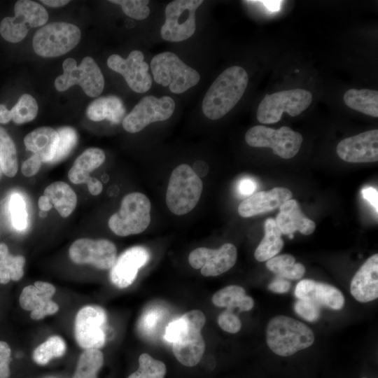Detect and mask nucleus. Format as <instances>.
Wrapping results in <instances>:
<instances>
[{
    "label": "nucleus",
    "mask_w": 378,
    "mask_h": 378,
    "mask_svg": "<svg viewBox=\"0 0 378 378\" xmlns=\"http://www.w3.org/2000/svg\"><path fill=\"white\" fill-rule=\"evenodd\" d=\"M150 202L144 194H127L122 198L120 209L110 217L108 227L120 237L139 234L150 224Z\"/></svg>",
    "instance_id": "423d86ee"
},
{
    "label": "nucleus",
    "mask_w": 378,
    "mask_h": 378,
    "mask_svg": "<svg viewBox=\"0 0 378 378\" xmlns=\"http://www.w3.org/2000/svg\"><path fill=\"white\" fill-rule=\"evenodd\" d=\"M59 136L50 127H41L27 134L24 143L27 150L38 155L44 162H51L57 150Z\"/></svg>",
    "instance_id": "393cba45"
},
{
    "label": "nucleus",
    "mask_w": 378,
    "mask_h": 378,
    "mask_svg": "<svg viewBox=\"0 0 378 378\" xmlns=\"http://www.w3.org/2000/svg\"><path fill=\"white\" fill-rule=\"evenodd\" d=\"M12 120L16 124H22L34 120L38 113V104L35 99L29 94H22L10 110Z\"/></svg>",
    "instance_id": "4c0bfd02"
},
{
    "label": "nucleus",
    "mask_w": 378,
    "mask_h": 378,
    "mask_svg": "<svg viewBox=\"0 0 378 378\" xmlns=\"http://www.w3.org/2000/svg\"><path fill=\"white\" fill-rule=\"evenodd\" d=\"M218 323L221 329L230 333L237 332L241 327L239 317L227 309L218 316Z\"/></svg>",
    "instance_id": "37998d69"
},
{
    "label": "nucleus",
    "mask_w": 378,
    "mask_h": 378,
    "mask_svg": "<svg viewBox=\"0 0 378 378\" xmlns=\"http://www.w3.org/2000/svg\"><path fill=\"white\" fill-rule=\"evenodd\" d=\"M42 160L36 155L34 154L22 164L21 171L23 175L27 177L34 176L41 167Z\"/></svg>",
    "instance_id": "49530a36"
},
{
    "label": "nucleus",
    "mask_w": 378,
    "mask_h": 378,
    "mask_svg": "<svg viewBox=\"0 0 378 378\" xmlns=\"http://www.w3.org/2000/svg\"><path fill=\"white\" fill-rule=\"evenodd\" d=\"M212 302L219 307H226L232 311L239 308L241 312L251 310L254 301L252 298L246 295L245 290L236 285L227 286L216 293L212 297Z\"/></svg>",
    "instance_id": "c85d7f7f"
},
{
    "label": "nucleus",
    "mask_w": 378,
    "mask_h": 378,
    "mask_svg": "<svg viewBox=\"0 0 378 378\" xmlns=\"http://www.w3.org/2000/svg\"><path fill=\"white\" fill-rule=\"evenodd\" d=\"M294 309L298 315L309 322L316 321L320 317V307L308 300H298Z\"/></svg>",
    "instance_id": "79ce46f5"
},
{
    "label": "nucleus",
    "mask_w": 378,
    "mask_h": 378,
    "mask_svg": "<svg viewBox=\"0 0 378 378\" xmlns=\"http://www.w3.org/2000/svg\"><path fill=\"white\" fill-rule=\"evenodd\" d=\"M295 295L298 300H308L334 310L341 309L344 298L341 291L333 286L312 279H302L298 283Z\"/></svg>",
    "instance_id": "412c9836"
},
{
    "label": "nucleus",
    "mask_w": 378,
    "mask_h": 378,
    "mask_svg": "<svg viewBox=\"0 0 378 378\" xmlns=\"http://www.w3.org/2000/svg\"><path fill=\"white\" fill-rule=\"evenodd\" d=\"M63 218L68 217L75 209L77 196L73 189L65 182L55 181L48 186L43 192Z\"/></svg>",
    "instance_id": "cd10ccee"
},
{
    "label": "nucleus",
    "mask_w": 378,
    "mask_h": 378,
    "mask_svg": "<svg viewBox=\"0 0 378 378\" xmlns=\"http://www.w3.org/2000/svg\"><path fill=\"white\" fill-rule=\"evenodd\" d=\"M149 251L141 246H132L125 250L111 268L110 279L120 288L130 286L135 280L140 268L150 260Z\"/></svg>",
    "instance_id": "aec40b11"
},
{
    "label": "nucleus",
    "mask_w": 378,
    "mask_h": 378,
    "mask_svg": "<svg viewBox=\"0 0 378 378\" xmlns=\"http://www.w3.org/2000/svg\"><path fill=\"white\" fill-rule=\"evenodd\" d=\"M363 197L367 200L375 209L377 214L378 210V192L373 187H365L362 190Z\"/></svg>",
    "instance_id": "8fccbe9b"
},
{
    "label": "nucleus",
    "mask_w": 378,
    "mask_h": 378,
    "mask_svg": "<svg viewBox=\"0 0 378 378\" xmlns=\"http://www.w3.org/2000/svg\"><path fill=\"white\" fill-rule=\"evenodd\" d=\"M363 378H367V377H363Z\"/></svg>",
    "instance_id": "13d9d810"
},
{
    "label": "nucleus",
    "mask_w": 378,
    "mask_h": 378,
    "mask_svg": "<svg viewBox=\"0 0 378 378\" xmlns=\"http://www.w3.org/2000/svg\"><path fill=\"white\" fill-rule=\"evenodd\" d=\"M110 2L120 5L125 15L136 20H144L150 14L148 0H111Z\"/></svg>",
    "instance_id": "a19ab883"
},
{
    "label": "nucleus",
    "mask_w": 378,
    "mask_h": 378,
    "mask_svg": "<svg viewBox=\"0 0 378 378\" xmlns=\"http://www.w3.org/2000/svg\"><path fill=\"white\" fill-rule=\"evenodd\" d=\"M88 118L93 121L107 120L118 124L124 119L125 108L122 100L114 95L99 97L92 101L87 108Z\"/></svg>",
    "instance_id": "a878e982"
},
{
    "label": "nucleus",
    "mask_w": 378,
    "mask_h": 378,
    "mask_svg": "<svg viewBox=\"0 0 378 378\" xmlns=\"http://www.w3.org/2000/svg\"><path fill=\"white\" fill-rule=\"evenodd\" d=\"M66 351L64 340L59 336L50 337L33 352V359L38 365H46L52 358L63 356Z\"/></svg>",
    "instance_id": "c9c22d12"
},
{
    "label": "nucleus",
    "mask_w": 378,
    "mask_h": 378,
    "mask_svg": "<svg viewBox=\"0 0 378 378\" xmlns=\"http://www.w3.org/2000/svg\"><path fill=\"white\" fill-rule=\"evenodd\" d=\"M202 0H175L165 8V22L160 29L162 38L179 42L190 38L196 29L195 12Z\"/></svg>",
    "instance_id": "f8f14e48"
},
{
    "label": "nucleus",
    "mask_w": 378,
    "mask_h": 378,
    "mask_svg": "<svg viewBox=\"0 0 378 378\" xmlns=\"http://www.w3.org/2000/svg\"><path fill=\"white\" fill-rule=\"evenodd\" d=\"M337 155L347 162H374L378 160V130H371L345 138L336 148Z\"/></svg>",
    "instance_id": "a211bd4d"
},
{
    "label": "nucleus",
    "mask_w": 378,
    "mask_h": 378,
    "mask_svg": "<svg viewBox=\"0 0 378 378\" xmlns=\"http://www.w3.org/2000/svg\"><path fill=\"white\" fill-rule=\"evenodd\" d=\"M12 120L10 110H8L5 105L0 104V124H6Z\"/></svg>",
    "instance_id": "603ef678"
},
{
    "label": "nucleus",
    "mask_w": 378,
    "mask_h": 378,
    "mask_svg": "<svg viewBox=\"0 0 378 378\" xmlns=\"http://www.w3.org/2000/svg\"><path fill=\"white\" fill-rule=\"evenodd\" d=\"M41 1L46 6L53 8L64 6L69 3L68 0H42Z\"/></svg>",
    "instance_id": "5fc2aeb1"
},
{
    "label": "nucleus",
    "mask_w": 378,
    "mask_h": 378,
    "mask_svg": "<svg viewBox=\"0 0 378 378\" xmlns=\"http://www.w3.org/2000/svg\"><path fill=\"white\" fill-rule=\"evenodd\" d=\"M38 205L41 211H48L52 207V204L50 200L45 195H42L39 197Z\"/></svg>",
    "instance_id": "864d4df0"
},
{
    "label": "nucleus",
    "mask_w": 378,
    "mask_h": 378,
    "mask_svg": "<svg viewBox=\"0 0 378 378\" xmlns=\"http://www.w3.org/2000/svg\"><path fill=\"white\" fill-rule=\"evenodd\" d=\"M80 36V30L75 24L52 22L36 31L33 38V48L38 55L43 57H58L72 50Z\"/></svg>",
    "instance_id": "6e6552de"
},
{
    "label": "nucleus",
    "mask_w": 378,
    "mask_h": 378,
    "mask_svg": "<svg viewBox=\"0 0 378 378\" xmlns=\"http://www.w3.org/2000/svg\"><path fill=\"white\" fill-rule=\"evenodd\" d=\"M248 145L255 148H270L278 156L290 159L299 152L303 141L301 134L289 127L273 129L263 125L251 127L245 134Z\"/></svg>",
    "instance_id": "9d476101"
},
{
    "label": "nucleus",
    "mask_w": 378,
    "mask_h": 378,
    "mask_svg": "<svg viewBox=\"0 0 378 378\" xmlns=\"http://www.w3.org/2000/svg\"><path fill=\"white\" fill-rule=\"evenodd\" d=\"M11 350L6 342L0 341V378H9V364L11 360Z\"/></svg>",
    "instance_id": "a18cd8bd"
},
{
    "label": "nucleus",
    "mask_w": 378,
    "mask_h": 378,
    "mask_svg": "<svg viewBox=\"0 0 378 378\" xmlns=\"http://www.w3.org/2000/svg\"><path fill=\"white\" fill-rule=\"evenodd\" d=\"M258 186L255 181L251 177H244L237 183V192L241 197H249L253 194Z\"/></svg>",
    "instance_id": "de8ad7c7"
},
{
    "label": "nucleus",
    "mask_w": 378,
    "mask_h": 378,
    "mask_svg": "<svg viewBox=\"0 0 378 378\" xmlns=\"http://www.w3.org/2000/svg\"><path fill=\"white\" fill-rule=\"evenodd\" d=\"M89 192L92 195H98L100 194L103 189L102 183L99 180L94 177L90 176L86 181Z\"/></svg>",
    "instance_id": "3c124183"
},
{
    "label": "nucleus",
    "mask_w": 378,
    "mask_h": 378,
    "mask_svg": "<svg viewBox=\"0 0 378 378\" xmlns=\"http://www.w3.org/2000/svg\"><path fill=\"white\" fill-rule=\"evenodd\" d=\"M203 183L196 172L188 164H181L172 172L166 192V204L176 215H184L198 203Z\"/></svg>",
    "instance_id": "20e7f679"
},
{
    "label": "nucleus",
    "mask_w": 378,
    "mask_h": 378,
    "mask_svg": "<svg viewBox=\"0 0 378 378\" xmlns=\"http://www.w3.org/2000/svg\"><path fill=\"white\" fill-rule=\"evenodd\" d=\"M14 17H6L0 23V34L7 41L18 43L27 36L29 29L44 25L48 20L46 8L30 0H19L14 6Z\"/></svg>",
    "instance_id": "9b49d317"
},
{
    "label": "nucleus",
    "mask_w": 378,
    "mask_h": 378,
    "mask_svg": "<svg viewBox=\"0 0 378 378\" xmlns=\"http://www.w3.org/2000/svg\"><path fill=\"white\" fill-rule=\"evenodd\" d=\"M175 109V102L169 96L143 97L122 120V127L130 133H136L149 124L169 119Z\"/></svg>",
    "instance_id": "ddd939ff"
},
{
    "label": "nucleus",
    "mask_w": 378,
    "mask_h": 378,
    "mask_svg": "<svg viewBox=\"0 0 378 378\" xmlns=\"http://www.w3.org/2000/svg\"><path fill=\"white\" fill-rule=\"evenodd\" d=\"M350 290L358 302H368L378 297V255L367 259L353 277Z\"/></svg>",
    "instance_id": "5701e85b"
},
{
    "label": "nucleus",
    "mask_w": 378,
    "mask_h": 378,
    "mask_svg": "<svg viewBox=\"0 0 378 378\" xmlns=\"http://www.w3.org/2000/svg\"><path fill=\"white\" fill-rule=\"evenodd\" d=\"M166 372V365L162 361L144 353L139 358L138 370L127 378H164Z\"/></svg>",
    "instance_id": "e433bc0d"
},
{
    "label": "nucleus",
    "mask_w": 378,
    "mask_h": 378,
    "mask_svg": "<svg viewBox=\"0 0 378 378\" xmlns=\"http://www.w3.org/2000/svg\"><path fill=\"white\" fill-rule=\"evenodd\" d=\"M248 81V74L240 66L224 70L204 95L202 106L204 115L214 120L226 115L242 97Z\"/></svg>",
    "instance_id": "f03ea898"
},
{
    "label": "nucleus",
    "mask_w": 378,
    "mask_h": 378,
    "mask_svg": "<svg viewBox=\"0 0 378 378\" xmlns=\"http://www.w3.org/2000/svg\"><path fill=\"white\" fill-rule=\"evenodd\" d=\"M104 363V356L99 349H86L80 356L72 378H97Z\"/></svg>",
    "instance_id": "f704fd0d"
},
{
    "label": "nucleus",
    "mask_w": 378,
    "mask_h": 378,
    "mask_svg": "<svg viewBox=\"0 0 378 378\" xmlns=\"http://www.w3.org/2000/svg\"><path fill=\"white\" fill-rule=\"evenodd\" d=\"M345 104L355 111L378 117V92L371 89L351 88L344 94Z\"/></svg>",
    "instance_id": "7c9ffc66"
},
{
    "label": "nucleus",
    "mask_w": 378,
    "mask_h": 378,
    "mask_svg": "<svg viewBox=\"0 0 378 378\" xmlns=\"http://www.w3.org/2000/svg\"><path fill=\"white\" fill-rule=\"evenodd\" d=\"M105 153L99 148H89L74 161L68 173L69 179L75 184L86 183L90 174L105 161Z\"/></svg>",
    "instance_id": "bb28decb"
},
{
    "label": "nucleus",
    "mask_w": 378,
    "mask_h": 378,
    "mask_svg": "<svg viewBox=\"0 0 378 378\" xmlns=\"http://www.w3.org/2000/svg\"><path fill=\"white\" fill-rule=\"evenodd\" d=\"M56 291L55 287L45 281H36L34 285L24 287L20 295L21 307L30 311V316L34 320H40L46 316L55 314L58 304L52 300Z\"/></svg>",
    "instance_id": "6ab92c4d"
},
{
    "label": "nucleus",
    "mask_w": 378,
    "mask_h": 378,
    "mask_svg": "<svg viewBox=\"0 0 378 378\" xmlns=\"http://www.w3.org/2000/svg\"><path fill=\"white\" fill-rule=\"evenodd\" d=\"M9 210L13 225L18 230L26 228L27 212L23 197L18 193H14L9 200Z\"/></svg>",
    "instance_id": "ea45409f"
},
{
    "label": "nucleus",
    "mask_w": 378,
    "mask_h": 378,
    "mask_svg": "<svg viewBox=\"0 0 378 378\" xmlns=\"http://www.w3.org/2000/svg\"><path fill=\"white\" fill-rule=\"evenodd\" d=\"M266 266L276 276L286 279L296 280L302 277L305 272L304 265L295 262V258L290 254L274 256L267 260Z\"/></svg>",
    "instance_id": "473e14b6"
},
{
    "label": "nucleus",
    "mask_w": 378,
    "mask_h": 378,
    "mask_svg": "<svg viewBox=\"0 0 378 378\" xmlns=\"http://www.w3.org/2000/svg\"><path fill=\"white\" fill-rule=\"evenodd\" d=\"M59 141L55 155L50 163H57L66 158L77 143L76 130L70 127H62L57 130Z\"/></svg>",
    "instance_id": "58836bf2"
},
{
    "label": "nucleus",
    "mask_w": 378,
    "mask_h": 378,
    "mask_svg": "<svg viewBox=\"0 0 378 378\" xmlns=\"http://www.w3.org/2000/svg\"><path fill=\"white\" fill-rule=\"evenodd\" d=\"M292 192L286 188L276 187L269 191H260L243 200L238 206L239 214L248 218L279 208L290 200Z\"/></svg>",
    "instance_id": "4be33fe9"
},
{
    "label": "nucleus",
    "mask_w": 378,
    "mask_h": 378,
    "mask_svg": "<svg viewBox=\"0 0 378 378\" xmlns=\"http://www.w3.org/2000/svg\"><path fill=\"white\" fill-rule=\"evenodd\" d=\"M1 167H0V172H1Z\"/></svg>",
    "instance_id": "4d7b16f0"
},
{
    "label": "nucleus",
    "mask_w": 378,
    "mask_h": 378,
    "mask_svg": "<svg viewBox=\"0 0 378 378\" xmlns=\"http://www.w3.org/2000/svg\"><path fill=\"white\" fill-rule=\"evenodd\" d=\"M24 264L22 255L10 254L6 244L0 243V284L20 280L24 275Z\"/></svg>",
    "instance_id": "2f4dec72"
},
{
    "label": "nucleus",
    "mask_w": 378,
    "mask_h": 378,
    "mask_svg": "<svg viewBox=\"0 0 378 378\" xmlns=\"http://www.w3.org/2000/svg\"><path fill=\"white\" fill-rule=\"evenodd\" d=\"M107 316L105 310L97 305L82 307L75 318L74 335L82 349H99L106 342Z\"/></svg>",
    "instance_id": "4468645a"
},
{
    "label": "nucleus",
    "mask_w": 378,
    "mask_h": 378,
    "mask_svg": "<svg viewBox=\"0 0 378 378\" xmlns=\"http://www.w3.org/2000/svg\"><path fill=\"white\" fill-rule=\"evenodd\" d=\"M107 65L121 74L133 91L144 93L150 90L152 78L149 65L144 61V54L140 50L132 51L126 59L117 54L111 55L107 59Z\"/></svg>",
    "instance_id": "dca6fc26"
},
{
    "label": "nucleus",
    "mask_w": 378,
    "mask_h": 378,
    "mask_svg": "<svg viewBox=\"0 0 378 378\" xmlns=\"http://www.w3.org/2000/svg\"><path fill=\"white\" fill-rule=\"evenodd\" d=\"M162 318V312L158 308L148 309L141 320V328L144 332L150 334L159 325Z\"/></svg>",
    "instance_id": "c03bdc74"
},
{
    "label": "nucleus",
    "mask_w": 378,
    "mask_h": 378,
    "mask_svg": "<svg viewBox=\"0 0 378 378\" xmlns=\"http://www.w3.org/2000/svg\"><path fill=\"white\" fill-rule=\"evenodd\" d=\"M206 318L200 310L190 311L170 322L164 331V339L172 344L176 358L183 365L193 367L201 360L205 343L201 330Z\"/></svg>",
    "instance_id": "f257e3e1"
},
{
    "label": "nucleus",
    "mask_w": 378,
    "mask_h": 378,
    "mask_svg": "<svg viewBox=\"0 0 378 378\" xmlns=\"http://www.w3.org/2000/svg\"><path fill=\"white\" fill-rule=\"evenodd\" d=\"M314 342L313 331L304 323L286 316L272 318L267 327V344L276 354L289 356Z\"/></svg>",
    "instance_id": "7ed1b4c3"
},
{
    "label": "nucleus",
    "mask_w": 378,
    "mask_h": 378,
    "mask_svg": "<svg viewBox=\"0 0 378 378\" xmlns=\"http://www.w3.org/2000/svg\"><path fill=\"white\" fill-rule=\"evenodd\" d=\"M290 283L288 279L276 276L268 286V288L276 293H285L290 288Z\"/></svg>",
    "instance_id": "09e8293b"
},
{
    "label": "nucleus",
    "mask_w": 378,
    "mask_h": 378,
    "mask_svg": "<svg viewBox=\"0 0 378 378\" xmlns=\"http://www.w3.org/2000/svg\"><path fill=\"white\" fill-rule=\"evenodd\" d=\"M275 221L281 233L290 238L293 237L295 231L309 235L316 228L315 223L306 217L298 202L291 199L281 205Z\"/></svg>",
    "instance_id": "b1692460"
},
{
    "label": "nucleus",
    "mask_w": 378,
    "mask_h": 378,
    "mask_svg": "<svg viewBox=\"0 0 378 378\" xmlns=\"http://www.w3.org/2000/svg\"><path fill=\"white\" fill-rule=\"evenodd\" d=\"M0 167L3 173L14 176L18 172V163L15 144L6 130L0 126Z\"/></svg>",
    "instance_id": "72a5a7b5"
},
{
    "label": "nucleus",
    "mask_w": 378,
    "mask_h": 378,
    "mask_svg": "<svg viewBox=\"0 0 378 378\" xmlns=\"http://www.w3.org/2000/svg\"><path fill=\"white\" fill-rule=\"evenodd\" d=\"M71 260L79 265L90 264L100 270L111 269L116 260L117 249L108 239L81 238L70 246Z\"/></svg>",
    "instance_id": "2eb2a0df"
},
{
    "label": "nucleus",
    "mask_w": 378,
    "mask_h": 378,
    "mask_svg": "<svg viewBox=\"0 0 378 378\" xmlns=\"http://www.w3.org/2000/svg\"><path fill=\"white\" fill-rule=\"evenodd\" d=\"M264 225V237L254 253L255 258L259 262L267 261L276 256L284 245L282 233L274 218H267Z\"/></svg>",
    "instance_id": "c756f323"
},
{
    "label": "nucleus",
    "mask_w": 378,
    "mask_h": 378,
    "mask_svg": "<svg viewBox=\"0 0 378 378\" xmlns=\"http://www.w3.org/2000/svg\"><path fill=\"white\" fill-rule=\"evenodd\" d=\"M62 67L63 74L55 80V87L58 91L63 92L74 85H79L90 97H98L102 92L104 76L92 57H84L79 66L74 59L67 58L63 62Z\"/></svg>",
    "instance_id": "1a4fd4ad"
},
{
    "label": "nucleus",
    "mask_w": 378,
    "mask_h": 378,
    "mask_svg": "<svg viewBox=\"0 0 378 378\" xmlns=\"http://www.w3.org/2000/svg\"><path fill=\"white\" fill-rule=\"evenodd\" d=\"M263 5H265L268 9L274 11L278 10L280 8L281 3L279 1H262Z\"/></svg>",
    "instance_id": "6e6d98bb"
},
{
    "label": "nucleus",
    "mask_w": 378,
    "mask_h": 378,
    "mask_svg": "<svg viewBox=\"0 0 378 378\" xmlns=\"http://www.w3.org/2000/svg\"><path fill=\"white\" fill-rule=\"evenodd\" d=\"M235 246L226 243L216 249L200 247L190 252L189 264L195 269H201L205 276L220 275L232 268L237 260Z\"/></svg>",
    "instance_id": "f3484780"
},
{
    "label": "nucleus",
    "mask_w": 378,
    "mask_h": 378,
    "mask_svg": "<svg viewBox=\"0 0 378 378\" xmlns=\"http://www.w3.org/2000/svg\"><path fill=\"white\" fill-rule=\"evenodd\" d=\"M312 94L304 89L294 88L266 94L260 102L256 117L262 124H274L280 120L282 114L297 116L312 104Z\"/></svg>",
    "instance_id": "0eeeda50"
},
{
    "label": "nucleus",
    "mask_w": 378,
    "mask_h": 378,
    "mask_svg": "<svg viewBox=\"0 0 378 378\" xmlns=\"http://www.w3.org/2000/svg\"><path fill=\"white\" fill-rule=\"evenodd\" d=\"M150 67L155 83L169 87V90L175 94L186 92L200 80V74L195 69L172 52H164L154 56Z\"/></svg>",
    "instance_id": "39448f33"
}]
</instances>
